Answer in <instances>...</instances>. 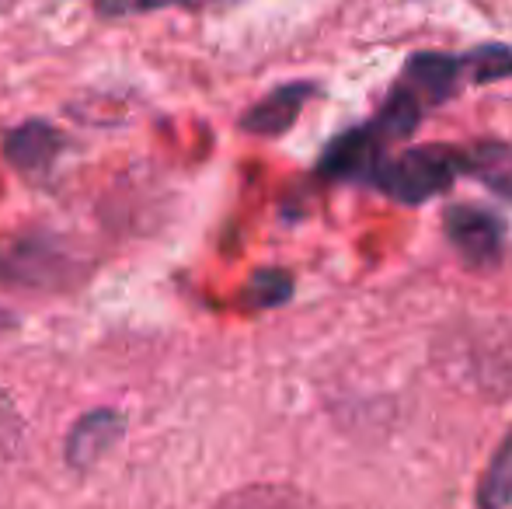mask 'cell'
Returning <instances> with one entry per match:
<instances>
[{
  "instance_id": "obj_1",
  "label": "cell",
  "mask_w": 512,
  "mask_h": 509,
  "mask_svg": "<svg viewBox=\"0 0 512 509\" xmlns=\"http://www.w3.org/2000/svg\"><path fill=\"white\" fill-rule=\"evenodd\" d=\"M88 279V258L49 231L0 234V286L18 293H67Z\"/></svg>"
},
{
  "instance_id": "obj_2",
  "label": "cell",
  "mask_w": 512,
  "mask_h": 509,
  "mask_svg": "<svg viewBox=\"0 0 512 509\" xmlns=\"http://www.w3.org/2000/svg\"><path fill=\"white\" fill-rule=\"evenodd\" d=\"M460 171H464V154L460 150L432 147L429 143V147H411L394 161L380 164L377 175H373V185H380V192H387L394 203L418 206L450 189Z\"/></svg>"
},
{
  "instance_id": "obj_3",
  "label": "cell",
  "mask_w": 512,
  "mask_h": 509,
  "mask_svg": "<svg viewBox=\"0 0 512 509\" xmlns=\"http://www.w3.org/2000/svg\"><path fill=\"white\" fill-rule=\"evenodd\" d=\"M443 231L471 269H495L506 255V224L492 210L457 203L443 213Z\"/></svg>"
},
{
  "instance_id": "obj_4",
  "label": "cell",
  "mask_w": 512,
  "mask_h": 509,
  "mask_svg": "<svg viewBox=\"0 0 512 509\" xmlns=\"http://www.w3.org/2000/svg\"><path fill=\"white\" fill-rule=\"evenodd\" d=\"M126 436V415L119 408H91L74 426L67 429L63 440V464L77 475H88L91 468L105 461Z\"/></svg>"
},
{
  "instance_id": "obj_5",
  "label": "cell",
  "mask_w": 512,
  "mask_h": 509,
  "mask_svg": "<svg viewBox=\"0 0 512 509\" xmlns=\"http://www.w3.org/2000/svg\"><path fill=\"white\" fill-rule=\"evenodd\" d=\"M384 147L387 140L373 129V123L366 126H356V129H345L342 136L328 143V150L321 154L317 161V171L324 178H335V182H366L377 175V168L384 161Z\"/></svg>"
},
{
  "instance_id": "obj_6",
  "label": "cell",
  "mask_w": 512,
  "mask_h": 509,
  "mask_svg": "<svg viewBox=\"0 0 512 509\" xmlns=\"http://www.w3.org/2000/svg\"><path fill=\"white\" fill-rule=\"evenodd\" d=\"M0 150H4V157L11 161L14 171H21L28 178H39L56 164V157L63 150V136L60 129L42 123V119H28V123L14 126L11 133H4Z\"/></svg>"
},
{
  "instance_id": "obj_7",
  "label": "cell",
  "mask_w": 512,
  "mask_h": 509,
  "mask_svg": "<svg viewBox=\"0 0 512 509\" xmlns=\"http://www.w3.org/2000/svg\"><path fill=\"white\" fill-rule=\"evenodd\" d=\"M460 74H464V63L457 56L446 53H415L405 67L401 84L418 98V102L429 105H443L446 98L457 95L460 88Z\"/></svg>"
},
{
  "instance_id": "obj_8",
  "label": "cell",
  "mask_w": 512,
  "mask_h": 509,
  "mask_svg": "<svg viewBox=\"0 0 512 509\" xmlns=\"http://www.w3.org/2000/svg\"><path fill=\"white\" fill-rule=\"evenodd\" d=\"M314 84L307 81H293V84H283V88L269 91L262 102H255L241 119V129L255 136H283L286 129L297 123L300 109L307 105V98L314 95Z\"/></svg>"
},
{
  "instance_id": "obj_9",
  "label": "cell",
  "mask_w": 512,
  "mask_h": 509,
  "mask_svg": "<svg viewBox=\"0 0 512 509\" xmlns=\"http://www.w3.org/2000/svg\"><path fill=\"white\" fill-rule=\"evenodd\" d=\"M209 509H324L317 496L290 482H248L223 492Z\"/></svg>"
},
{
  "instance_id": "obj_10",
  "label": "cell",
  "mask_w": 512,
  "mask_h": 509,
  "mask_svg": "<svg viewBox=\"0 0 512 509\" xmlns=\"http://www.w3.org/2000/svg\"><path fill=\"white\" fill-rule=\"evenodd\" d=\"M464 171L474 175L492 192L512 199V143L506 140H481L464 154Z\"/></svg>"
},
{
  "instance_id": "obj_11",
  "label": "cell",
  "mask_w": 512,
  "mask_h": 509,
  "mask_svg": "<svg viewBox=\"0 0 512 509\" xmlns=\"http://www.w3.org/2000/svg\"><path fill=\"white\" fill-rule=\"evenodd\" d=\"M474 506L478 509H512V426L488 457L478 485H474Z\"/></svg>"
},
{
  "instance_id": "obj_12",
  "label": "cell",
  "mask_w": 512,
  "mask_h": 509,
  "mask_svg": "<svg viewBox=\"0 0 512 509\" xmlns=\"http://www.w3.org/2000/svg\"><path fill=\"white\" fill-rule=\"evenodd\" d=\"M418 123H422V102L411 95L405 84H398V88L387 95L380 116L373 119V129L391 143V140H405V136H411L418 129Z\"/></svg>"
},
{
  "instance_id": "obj_13",
  "label": "cell",
  "mask_w": 512,
  "mask_h": 509,
  "mask_svg": "<svg viewBox=\"0 0 512 509\" xmlns=\"http://www.w3.org/2000/svg\"><path fill=\"white\" fill-rule=\"evenodd\" d=\"M21 447H25V419L11 394L0 387V475L18 461Z\"/></svg>"
},
{
  "instance_id": "obj_14",
  "label": "cell",
  "mask_w": 512,
  "mask_h": 509,
  "mask_svg": "<svg viewBox=\"0 0 512 509\" xmlns=\"http://www.w3.org/2000/svg\"><path fill=\"white\" fill-rule=\"evenodd\" d=\"M293 293V279L283 269H262L244 286V304L248 307H279Z\"/></svg>"
},
{
  "instance_id": "obj_15",
  "label": "cell",
  "mask_w": 512,
  "mask_h": 509,
  "mask_svg": "<svg viewBox=\"0 0 512 509\" xmlns=\"http://www.w3.org/2000/svg\"><path fill=\"white\" fill-rule=\"evenodd\" d=\"M467 70L474 74L478 84H488V81H502V77L512 74V49L509 46H481L474 49L467 60H460Z\"/></svg>"
},
{
  "instance_id": "obj_16",
  "label": "cell",
  "mask_w": 512,
  "mask_h": 509,
  "mask_svg": "<svg viewBox=\"0 0 512 509\" xmlns=\"http://www.w3.org/2000/svg\"><path fill=\"white\" fill-rule=\"evenodd\" d=\"M171 4H182V0H129L126 7H133V11H157V7H171Z\"/></svg>"
}]
</instances>
